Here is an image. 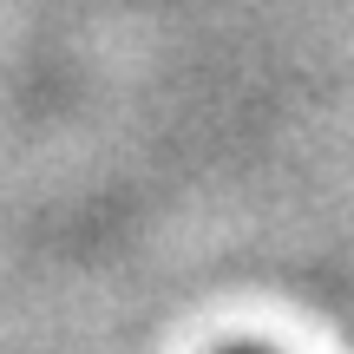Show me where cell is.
I'll return each mask as SVG.
<instances>
[{
	"mask_svg": "<svg viewBox=\"0 0 354 354\" xmlns=\"http://www.w3.org/2000/svg\"><path fill=\"white\" fill-rule=\"evenodd\" d=\"M230 354H263V348H230Z\"/></svg>",
	"mask_w": 354,
	"mask_h": 354,
	"instance_id": "1",
	"label": "cell"
}]
</instances>
